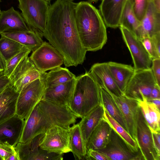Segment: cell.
I'll list each match as a JSON object with an SVG mask.
<instances>
[{
	"mask_svg": "<svg viewBox=\"0 0 160 160\" xmlns=\"http://www.w3.org/2000/svg\"><path fill=\"white\" fill-rule=\"evenodd\" d=\"M77 3L72 0H56L49 5L44 36L61 54L66 67L82 64L86 50L81 42L75 12Z\"/></svg>",
	"mask_w": 160,
	"mask_h": 160,
	"instance_id": "obj_1",
	"label": "cell"
},
{
	"mask_svg": "<svg viewBox=\"0 0 160 160\" xmlns=\"http://www.w3.org/2000/svg\"><path fill=\"white\" fill-rule=\"evenodd\" d=\"M78 118L68 106L42 99L25 120L19 142L26 143L54 126L69 128Z\"/></svg>",
	"mask_w": 160,
	"mask_h": 160,
	"instance_id": "obj_2",
	"label": "cell"
},
{
	"mask_svg": "<svg viewBox=\"0 0 160 160\" xmlns=\"http://www.w3.org/2000/svg\"><path fill=\"white\" fill-rule=\"evenodd\" d=\"M75 20L82 44L87 51L101 49L106 43V26L99 11L87 1L77 3Z\"/></svg>",
	"mask_w": 160,
	"mask_h": 160,
	"instance_id": "obj_3",
	"label": "cell"
},
{
	"mask_svg": "<svg viewBox=\"0 0 160 160\" xmlns=\"http://www.w3.org/2000/svg\"><path fill=\"white\" fill-rule=\"evenodd\" d=\"M101 104V88L89 71L76 77L69 108L77 117L82 118Z\"/></svg>",
	"mask_w": 160,
	"mask_h": 160,
	"instance_id": "obj_4",
	"label": "cell"
},
{
	"mask_svg": "<svg viewBox=\"0 0 160 160\" xmlns=\"http://www.w3.org/2000/svg\"><path fill=\"white\" fill-rule=\"evenodd\" d=\"M18 0V8L29 28L38 32L42 37L50 4L45 0Z\"/></svg>",
	"mask_w": 160,
	"mask_h": 160,
	"instance_id": "obj_5",
	"label": "cell"
},
{
	"mask_svg": "<svg viewBox=\"0 0 160 160\" xmlns=\"http://www.w3.org/2000/svg\"><path fill=\"white\" fill-rule=\"evenodd\" d=\"M24 86L18 98L16 114L25 120L42 99L45 88L46 75Z\"/></svg>",
	"mask_w": 160,
	"mask_h": 160,
	"instance_id": "obj_6",
	"label": "cell"
},
{
	"mask_svg": "<svg viewBox=\"0 0 160 160\" xmlns=\"http://www.w3.org/2000/svg\"><path fill=\"white\" fill-rule=\"evenodd\" d=\"M156 85L151 68L135 70L123 95L138 102L142 101L150 98L151 91Z\"/></svg>",
	"mask_w": 160,
	"mask_h": 160,
	"instance_id": "obj_7",
	"label": "cell"
},
{
	"mask_svg": "<svg viewBox=\"0 0 160 160\" xmlns=\"http://www.w3.org/2000/svg\"><path fill=\"white\" fill-rule=\"evenodd\" d=\"M70 137L69 128L53 126L45 133L40 147L48 152L63 155L71 152Z\"/></svg>",
	"mask_w": 160,
	"mask_h": 160,
	"instance_id": "obj_8",
	"label": "cell"
},
{
	"mask_svg": "<svg viewBox=\"0 0 160 160\" xmlns=\"http://www.w3.org/2000/svg\"><path fill=\"white\" fill-rule=\"evenodd\" d=\"M97 150L105 155L110 160H144L141 151H133L112 128L106 146Z\"/></svg>",
	"mask_w": 160,
	"mask_h": 160,
	"instance_id": "obj_9",
	"label": "cell"
},
{
	"mask_svg": "<svg viewBox=\"0 0 160 160\" xmlns=\"http://www.w3.org/2000/svg\"><path fill=\"white\" fill-rule=\"evenodd\" d=\"M29 58L37 68L43 72L60 67L64 63L61 54L46 42L44 41L40 47L32 52Z\"/></svg>",
	"mask_w": 160,
	"mask_h": 160,
	"instance_id": "obj_10",
	"label": "cell"
},
{
	"mask_svg": "<svg viewBox=\"0 0 160 160\" xmlns=\"http://www.w3.org/2000/svg\"><path fill=\"white\" fill-rule=\"evenodd\" d=\"M28 55L22 59L9 78L10 84L18 93L24 86L41 78L46 72L37 68Z\"/></svg>",
	"mask_w": 160,
	"mask_h": 160,
	"instance_id": "obj_11",
	"label": "cell"
},
{
	"mask_svg": "<svg viewBox=\"0 0 160 160\" xmlns=\"http://www.w3.org/2000/svg\"><path fill=\"white\" fill-rule=\"evenodd\" d=\"M138 145L144 160H160V156L154 147L151 131L140 107L137 115Z\"/></svg>",
	"mask_w": 160,
	"mask_h": 160,
	"instance_id": "obj_12",
	"label": "cell"
},
{
	"mask_svg": "<svg viewBox=\"0 0 160 160\" xmlns=\"http://www.w3.org/2000/svg\"><path fill=\"white\" fill-rule=\"evenodd\" d=\"M119 27L124 42L131 54L135 70L151 68L152 59L140 40L126 28Z\"/></svg>",
	"mask_w": 160,
	"mask_h": 160,
	"instance_id": "obj_13",
	"label": "cell"
},
{
	"mask_svg": "<svg viewBox=\"0 0 160 160\" xmlns=\"http://www.w3.org/2000/svg\"><path fill=\"white\" fill-rule=\"evenodd\" d=\"M109 93L117 104L122 114L128 132L138 145L136 118L139 107L138 102L124 95L118 97Z\"/></svg>",
	"mask_w": 160,
	"mask_h": 160,
	"instance_id": "obj_14",
	"label": "cell"
},
{
	"mask_svg": "<svg viewBox=\"0 0 160 160\" xmlns=\"http://www.w3.org/2000/svg\"><path fill=\"white\" fill-rule=\"evenodd\" d=\"M25 120L16 114L0 123V143L15 147L19 142Z\"/></svg>",
	"mask_w": 160,
	"mask_h": 160,
	"instance_id": "obj_15",
	"label": "cell"
},
{
	"mask_svg": "<svg viewBox=\"0 0 160 160\" xmlns=\"http://www.w3.org/2000/svg\"><path fill=\"white\" fill-rule=\"evenodd\" d=\"M75 81L76 78L62 84L45 88L42 99L69 107Z\"/></svg>",
	"mask_w": 160,
	"mask_h": 160,
	"instance_id": "obj_16",
	"label": "cell"
},
{
	"mask_svg": "<svg viewBox=\"0 0 160 160\" xmlns=\"http://www.w3.org/2000/svg\"><path fill=\"white\" fill-rule=\"evenodd\" d=\"M89 72L100 88L116 96L123 95L110 72L107 62L94 64Z\"/></svg>",
	"mask_w": 160,
	"mask_h": 160,
	"instance_id": "obj_17",
	"label": "cell"
},
{
	"mask_svg": "<svg viewBox=\"0 0 160 160\" xmlns=\"http://www.w3.org/2000/svg\"><path fill=\"white\" fill-rule=\"evenodd\" d=\"M127 0H102L99 10L106 27H119L121 16Z\"/></svg>",
	"mask_w": 160,
	"mask_h": 160,
	"instance_id": "obj_18",
	"label": "cell"
},
{
	"mask_svg": "<svg viewBox=\"0 0 160 160\" xmlns=\"http://www.w3.org/2000/svg\"><path fill=\"white\" fill-rule=\"evenodd\" d=\"M160 33V12L150 1L146 13L141 21L136 37L139 39L151 38Z\"/></svg>",
	"mask_w": 160,
	"mask_h": 160,
	"instance_id": "obj_19",
	"label": "cell"
},
{
	"mask_svg": "<svg viewBox=\"0 0 160 160\" xmlns=\"http://www.w3.org/2000/svg\"><path fill=\"white\" fill-rule=\"evenodd\" d=\"M30 30L19 12L13 7L0 13V34Z\"/></svg>",
	"mask_w": 160,
	"mask_h": 160,
	"instance_id": "obj_20",
	"label": "cell"
},
{
	"mask_svg": "<svg viewBox=\"0 0 160 160\" xmlns=\"http://www.w3.org/2000/svg\"><path fill=\"white\" fill-rule=\"evenodd\" d=\"M104 118V107L101 104L82 118L78 123L86 147L92 132Z\"/></svg>",
	"mask_w": 160,
	"mask_h": 160,
	"instance_id": "obj_21",
	"label": "cell"
},
{
	"mask_svg": "<svg viewBox=\"0 0 160 160\" xmlns=\"http://www.w3.org/2000/svg\"><path fill=\"white\" fill-rule=\"evenodd\" d=\"M19 94L10 84L0 94V123L16 114Z\"/></svg>",
	"mask_w": 160,
	"mask_h": 160,
	"instance_id": "obj_22",
	"label": "cell"
},
{
	"mask_svg": "<svg viewBox=\"0 0 160 160\" xmlns=\"http://www.w3.org/2000/svg\"><path fill=\"white\" fill-rule=\"evenodd\" d=\"M112 129L104 118L90 136L86 145L87 151L89 149L98 150L104 148L109 141Z\"/></svg>",
	"mask_w": 160,
	"mask_h": 160,
	"instance_id": "obj_23",
	"label": "cell"
},
{
	"mask_svg": "<svg viewBox=\"0 0 160 160\" xmlns=\"http://www.w3.org/2000/svg\"><path fill=\"white\" fill-rule=\"evenodd\" d=\"M108 68L123 95L135 70L130 65L117 62H107Z\"/></svg>",
	"mask_w": 160,
	"mask_h": 160,
	"instance_id": "obj_24",
	"label": "cell"
},
{
	"mask_svg": "<svg viewBox=\"0 0 160 160\" xmlns=\"http://www.w3.org/2000/svg\"><path fill=\"white\" fill-rule=\"evenodd\" d=\"M14 40L34 51L42 44V36L38 32L30 29L28 31L6 32L0 34Z\"/></svg>",
	"mask_w": 160,
	"mask_h": 160,
	"instance_id": "obj_25",
	"label": "cell"
},
{
	"mask_svg": "<svg viewBox=\"0 0 160 160\" xmlns=\"http://www.w3.org/2000/svg\"><path fill=\"white\" fill-rule=\"evenodd\" d=\"M69 130L71 152L75 159H85L87 149L78 123L73 124Z\"/></svg>",
	"mask_w": 160,
	"mask_h": 160,
	"instance_id": "obj_26",
	"label": "cell"
},
{
	"mask_svg": "<svg viewBox=\"0 0 160 160\" xmlns=\"http://www.w3.org/2000/svg\"><path fill=\"white\" fill-rule=\"evenodd\" d=\"M44 134L36 136L26 143H18L15 149L19 160H34L37 152L40 148L39 145Z\"/></svg>",
	"mask_w": 160,
	"mask_h": 160,
	"instance_id": "obj_27",
	"label": "cell"
},
{
	"mask_svg": "<svg viewBox=\"0 0 160 160\" xmlns=\"http://www.w3.org/2000/svg\"><path fill=\"white\" fill-rule=\"evenodd\" d=\"M138 103L151 132H160V110L146 100Z\"/></svg>",
	"mask_w": 160,
	"mask_h": 160,
	"instance_id": "obj_28",
	"label": "cell"
},
{
	"mask_svg": "<svg viewBox=\"0 0 160 160\" xmlns=\"http://www.w3.org/2000/svg\"><path fill=\"white\" fill-rule=\"evenodd\" d=\"M101 95L102 104L108 113L128 132L122 114L112 96L103 88H101Z\"/></svg>",
	"mask_w": 160,
	"mask_h": 160,
	"instance_id": "obj_29",
	"label": "cell"
},
{
	"mask_svg": "<svg viewBox=\"0 0 160 160\" xmlns=\"http://www.w3.org/2000/svg\"><path fill=\"white\" fill-rule=\"evenodd\" d=\"M140 23L134 13L131 2L127 0L121 16L119 27L124 28L136 36Z\"/></svg>",
	"mask_w": 160,
	"mask_h": 160,
	"instance_id": "obj_30",
	"label": "cell"
},
{
	"mask_svg": "<svg viewBox=\"0 0 160 160\" xmlns=\"http://www.w3.org/2000/svg\"><path fill=\"white\" fill-rule=\"evenodd\" d=\"M76 78L75 75L66 68L58 67L46 73L45 88L62 84Z\"/></svg>",
	"mask_w": 160,
	"mask_h": 160,
	"instance_id": "obj_31",
	"label": "cell"
},
{
	"mask_svg": "<svg viewBox=\"0 0 160 160\" xmlns=\"http://www.w3.org/2000/svg\"><path fill=\"white\" fill-rule=\"evenodd\" d=\"M0 38V51L6 63L10 59L26 47L18 42L4 36Z\"/></svg>",
	"mask_w": 160,
	"mask_h": 160,
	"instance_id": "obj_32",
	"label": "cell"
},
{
	"mask_svg": "<svg viewBox=\"0 0 160 160\" xmlns=\"http://www.w3.org/2000/svg\"><path fill=\"white\" fill-rule=\"evenodd\" d=\"M104 119L113 129L136 152L141 151L136 141L129 133L108 113L104 108Z\"/></svg>",
	"mask_w": 160,
	"mask_h": 160,
	"instance_id": "obj_33",
	"label": "cell"
},
{
	"mask_svg": "<svg viewBox=\"0 0 160 160\" xmlns=\"http://www.w3.org/2000/svg\"><path fill=\"white\" fill-rule=\"evenodd\" d=\"M31 50L27 47L13 57L7 62L6 68L3 72L4 75L9 78L12 73L21 61L25 56L28 55Z\"/></svg>",
	"mask_w": 160,
	"mask_h": 160,
	"instance_id": "obj_34",
	"label": "cell"
},
{
	"mask_svg": "<svg viewBox=\"0 0 160 160\" xmlns=\"http://www.w3.org/2000/svg\"><path fill=\"white\" fill-rule=\"evenodd\" d=\"M132 9L138 20L141 22L147 10L150 0H129Z\"/></svg>",
	"mask_w": 160,
	"mask_h": 160,
	"instance_id": "obj_35",
	"label": "cell"
},
{
	"mask_svg": "<svg viewBox=\"0 0 160 160\" xmlns=\"http://www.w3.org/2000/svg\"><path fill=\"white\" fill-rule=\"evenodd\" d=\"M140 40L152 59L160 58V54L158 52L151 38L145 37Z\"/></svg>",
	"mask_w": 160,
	"mask_h": 160,
	"instance_id": "obj_36",
	"label": "cell"
},
{
	"mask_svg": "<svg viewBox=\"0 0 160 160\" xmlns=\"http://www.w3.org/2000/svg\"><path fill=\"white\" fill-rule=\"evenodd\" d=\"M15 151V147L0 143V160H8L10 156Z\"/></svg>",
	"mask_w": 160,
	"mask_h": 160,
	"instance_id": "obj_37",
	"label": "cell"
},
{
	"mask_svg": "<svg viewBox=\"0 0 160 160\" xmlns=\"http://www.w3.org/2000/svg\"><path fill=\"white\" fill-rule=\"evenodd\" d=\"M151 68L156 83L160 87V58L152 59Z\"/></svg>",
	"mask_w": 160,
	"mask_h": 160,
	"instance_id": "obj_38",
	"label": "cell"
},
{
	"mask_svg": "<svg viewBox=\"0 0 160 160\" xmlns=\"http://www.w3.org/2000/svg\"><path fill=\"white\" fill-rule=\"evenodd\" d=\"M87 160H110L105 155L97 150L89 149L87 151L85 157Z\"/></svg>",
	"mask_w": 160,
	"mask_h": 160,
	"instance_id": "obj_39",
	"label": "cell"
},
{
	"mask_svg": "<svg viewBox=\"0 0 160 160\" xmlns=\"http://www.w3.org/2000/svg\"><path fill=\"white\" fill-rule=\"evenodd\" d=\"M160 132H152L154 147L158 154L160 156Z\"/></svg>",
	"mask_w": 160,
	"mask_h": 160,
	"instance_id": "obj_40",
	"label": "cell"
},
{
	"mask_svg": "<svg viewBox=\"0 0 160 160\" xmlns=\"http://www.w3.org/2000/svg\"><path fill=\"white\" fill-rule=\"evenodd\" d=\"M10 80L4 75L3 72H0V94L10 84Z\"/></svg>",
	"mask_w": 160,
	"mask_h": 160,
	"instance_id": "obj_41",
	"label": "cell"
},
{
	"mask_svg": "<svg viewBox=\"0 0 160 160\" xmlns=\"http://www.w3.org/2000/svg\"><path fill=\"white\" fill-rule=\"evenodd\" d=\"M151 98H160V87L156 85L152 89L150 96Z\"/></svg>",
	"mask_w": 160,
	"mask_h": 160,
	"instance_id": "obj_42",
	"label": "cell"
},
{
	"mask_svg": "<svg viewBox=\"0 0 160 160\" xmlns=\"http://www.w3.org/2000/svg\"><path fill=\"white\" fill-rule=\"evenodd\" d=\"M158 53L160 54V33L151 37Z\"/></svg>",
	"mask_w": 160,
	"mask_h": 160,
	"instance_id": "obj_43",
	"label": "cell"
},
{
	"mask_svg": "<svg viewBox=\"0 0 160 160\" xmlns=\"http://www.w3.org/2000/svg\"><path fill=\"white\" fill-rule=\"evenodd\" d=\"M146 100L148 102L152 104L160 110V98H149Z\"/></svg>",
	"mask_w": 160,
	"mask_h": 160,
	"instance_id": "obj_44",
	"label": "cell"
},
{
	"mask_svg": "<svg viewBox=\"0 0 160 160\" xmlns=\"http://www.w3.org/2000/svg\"><path fill=\"white\" fill-rule=\"evenodd\" d=\"M6 66V62L0 51V72H3Z\"/></svg>",
	"mask_w": 160,
	"mask_h": 160,
	"instance_id": "obj_45",
	"label": "cell"
},
{
	"mask_svg": "<svg viewBox=\"0 0 160 160\" xmlns=\"http://www.w3.org/2000/svg\"><path fill=\"white\" fill-rule=\"evenodd\" d=\"M156 9L160 12V0H150Z\"/></svg>",
	"mask_w": 160,
	"mask_h": 160,
	"instance_id": "obj_46",
	"label": "cell"
},
{
	"mask_svg": "<svg viewBox=\"0 0 160 160\" xmlns=\"http://www.w3.org/2000/svg\"><path fill=\"white\" fill-rule=\"evenodd\" d=\"M74 1V0H72ZM88 2L91 3L92 2H97L99 1H101L102 0H86Z\"/></svg>",
	"mask_w": 160,
	"mask_h": 160,
	"instance_id": "obj_47",
	"label": "cell"
},
{
	"mask_svg": "<svg viewBox=\"0 0 160 160\" xmlns=\"http://www.w3.org/2000/svg\"><path fill=\"white\" fill-rule=\"evenodd\" d=\"M47 2H49L50 3V2L51 1H52V0H45Z\"/></svg>",
	"mask_w": 160,
	"mask_h": 160,
	"instance_id": "obj_48",
	"label": "cell"
},
{
	"mask_svg": "<svg viewBox=\"0 0 160 160\" xmlns=\"http://www.w3.org/2000/svg\"><path fill=\"white\" fill-rule=\"evenodd\" d=\"M1 12V10H0V13Z\"/></svg>",
	"mask_w": 160,
	"mask_h": 160,
	"instance_id": "obj_49",
	"label": "cell"
},
{
	"mask_svg": "<svg viewBox=\"0 0 160 160\" xmlns=\"http://www.w3.org/2000/svg\"></svg>",
	"mask_w": 160,
	"mask_h": 160,
	"instance_id": "obj_50",
	"label": "cell"
}]
</instances>
